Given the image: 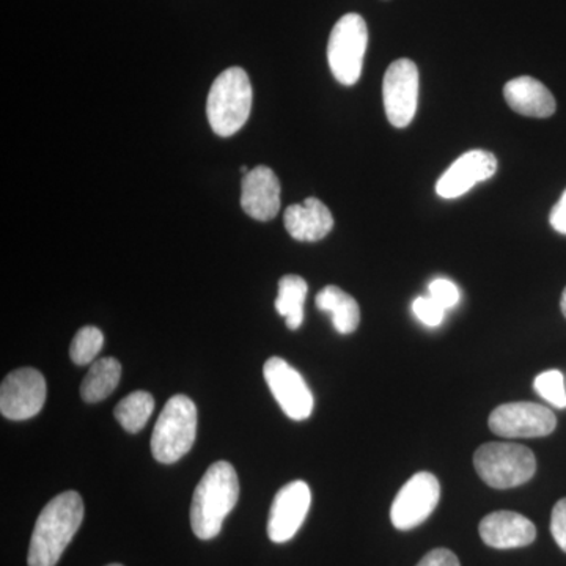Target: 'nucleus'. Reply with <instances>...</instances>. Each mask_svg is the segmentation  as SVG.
I'll use <instances>...</instances> for the list:
<instances>
[{"label":"nucleus","instance_id":"nucleus-1","mask_svg":"<svg viewBox=\"0 0 566 566\" xmlns=\"http://www.w3.org/2000/svg\"><path fill=\"white\" fill-rule=\"evenodd\" d=\"M84 521V502L65 491L41 510L29 546V566H55Z\"/></svg>","mask_w":566,"mask_h":566},{"label":"nucleus","instance_id":"nucleus-2","mask_svg":"<svg viewBox=\"0 0 566 566\" xmlns=\"http://www.w3.org/2000/svg\"><path fill=\"white\" fill-rule=\"evenodd\" d=\"M240 497V482L232 464L218 461L205 472L193 491L191 526L200 539L221 534L223 521L233 512Z\"/></svg>","mask_w":566,"mask_h":566},{"label":"nucleus","instance_id":"nucleus-3","mask_svg":"<svg viewBox=\"0 0 566 566\" xmlns=\"http://www.w3.org/2000/svg\"><path fill=\"white\" fill-rule=\"evenodd\" d=\"M252 111V85L243 69L222 71L214 82L207 99V117L211 129L221 137L240 132L249 120Z\"/></svg>","mask_w":566,"mask_h":566},{"label":"nucleus","instance_id":"nucleus-4","mask_svg":"<svg viewBox=\"0 0 566 566\" xmlns=\"http://www.w3.org/2000/svg\"><path fill=\"white\" fill-rule=\"evenodd\" d=\"M196 436V403L186 395H175L164 406L153 430V457L163 464L177 463L192 449Z\"/></svg>","mask_w":566,"mask_h":566},{"label":"nucleus","instance_id":"nucleus-5","mask_svg":"<svg viewBox=\"0 0 566 566\" xmlns=\"http://www.w3.org/2000/svg\"><path fill=\"white\" fill-rule=\"evenodd\" d=\"M476 474L494 490H510L527 483L536 472V458L527 447L513 442H490L474 455Z\"/></svg>","mask_w":566,"mask_h":566},{"label":"nucleus","instance_id":"nucleus-6","mask_svg":"<svg viewBox=\"0 0 566 566\" xmlns=\"http://www.w3.org/2000/svg\"><path fill=\"white\" fill-rule=\"evenodd\" d=\"M367 44L368 29L360 14H345L334 25L327 43V62L335 80L342 85L349 87L359 81Z\"/></svg>","mask_w":566,"mask_h":566},{"label":"nucleus","instance_id":"nucleus-7","mask_svg":"<svg viewBox=\"0 0 566 566\" xmlns=\"http://www.w3.org/2000/svg\"><path fill=\"white\" fill-rule=\"evenodd\" d=\"M382 98L390 125L406 128L415 120L419 103V70L409 59L390 63L382 81Z\"/></svg>","mask_w":566,"mask_h":566},{"label":"nucleus","instance_id":"nucleus-8","mask_svg":"<svg viewBox=\"0 0 566 566\" xmlns=\"http://www.w3.org/2000/svg\"><path fill=\"white\" fill-rule=\"evenodd\" d=\"M441 497V485L430 472L412 475L398 491L390 521L398 531H412L423 524L434 512Z\"/></svg>","mask_w":566,"mask_h":566},{"label":"nucleus","instance_id":"nucleus-9","mask_svg":"<svg viewBox=\"0 0 566 566\" xmlns=\"http://www.w3.org/2000/svg\"><path fill=\"white\" fill-rule=\"evenodd\" d=\"M488 424L501 438H545L556 430L557 419L546 406L516 401L495 408Z\"/></svg>","mask_w":566,"mask_h":566},{"label":"nucleus","instance_id":"nucleus-10","mask_svg":"<svg viewBox=\"0 0 566 566\" xmlns=\"http://www.w3.org/2000/svg\"><path fill=\"white\" fill-rule=\"evenodd\" d=\"M263 376L271 394L290 419L301 422L312 416L314 395L296 368L281 357H271L264 364Z\"/></svg>","mask_w":566,"mask_h":566},{"label":"nucleus","instance_id":"nucleus-11","mask_svg":"<svg viewBox=\"0 0 566 566\" xmlns=\"http://www.w3.org/2000/svg\"><path fill=\"white\" fill-rule=\"evenodd\" d=\"M46 401V381L35 368L11 371L0 387V411L9 420H28L39 415Z\"/></svg>","mask_w":566,"mask_h":566},{"label":"nucleus","instance_id":"nucleus-12","mask_svg":"<svg viewBox=\"0 0 566 566\" xmlns=\"http://www.w3.org/2000/svg\"><path fill=\"white\" fill-rule=\"evenodd\" d=\"M312 504V491L303 480L289 483L275 494L268 521L271 542L286 543L300 532Z\"/></svg>","mask_w":566,"mask_h":566},{"label":"nucleus","instance_id":"nucleus-13","mask_svg":"<svg viewBox=\"0 0 566 566\" xmlns=\"http://www.w3.org/2000/svg\"><path fill=\"white\" fill-rule=\"evenodd\" d=\"M497 172V158L486 150H471L458 158L436 182V192L452 200L471 191L479 182L490 180Z\"/></svg>","mask_w":566,"mask_h":566},{"label":"nucleus","instance_id":"nucleus-14","mask_svg":"<svg viewBox=\"0 0 566 566\" xmlns=\"http://www.w3.org/2000/svg\"><path fill=\"white\" fill-rule=\"evenodd\" d=\"M241 207L255 221L268 222L281 211V182L273 170L259 166L241 182Z\"/></svg>","mask_w":566,"mask_h":566},{"label":"nucleus","instance_id":"nucleus-15","mask_svg":"<svg viewBox=\"0 0 566 566\" xmlns=\"http://www.w3.org/2000/svg\"><path fill=\"white\" fill-rule=\"evenodd\" d=\"M486 546L494 549H516L532 545L536 527L526 516L515 512H494L483 517L479 527Z\"/></svg>","mask_w":566,"mask_h":566},{"label":"nucleus","instance_id":"nucleus-16","mask_svg":"<svg viewBox=\"0 0 566 566\" xmlns=\"http://www.w3.org/2000/svg\"><path fill=\"white\" fill-rule=\"evenodd\" d=\"M283 222L290 237L304 243L322 241L334 229L333 212L315 197H308L304 203L286 208Z\"/></svg>","mask_w":566,"mask_h":566},{"label":"nucleus","instance_id":"nucleus-17","mask_svg":"<svg viewBox=\"0 0 566 566\" xmlns=\"http://www.w3.org/2000/svg\"><path fill=\"white\" fill-rule=\"evenodd\" d=\"M505 102L517 114L526 117L547 118L556 112V99L542 82L531 76H521L506 82Z\"/></svg>","mask_w":566,"mask_h":566},{"label":"nucleus","instance_id":"nucleus-18","mask_svg":"<svg viewBox=\"0 0 566 566\" xmlns=\"http://www.w3.org/2000/svg\"><path fill=\"white\" fill-rule=\"evenodd\" d=\"M316 307L333 318L335 331L342 335L353 334L359 327L360 308L352 294L338 286L329 285L316 294Z\"/></svg>","mask_w":566,"mask_h":566},{"label":"nucleus","instance_id":"nucleus-19","mask_svg":"<svg viewBox=\"0 0 566 566\" xmlns=\"http://www.w3.org/2000/svg\"><path fill=\"white\" fill-rule=\"evenodd\" d=\"M122 365L114 357H104L92 365L81 385L82 400L98 403L106 400L120 385Z\"/></svg>","mask_w":566,"mask_h":566},{"label":"nucleus","instance_id":"nucleus-20","mask_svg":"<svg viewBox=\"0 0 566 566\" xmlns=\"http://www.w3.org/2000/svg\"><path fill=\"white\" fill-rule=\"evenodd\" d=\"M308 285L301 275H283L279 281V294L275 311L283 316L292 331L300 329L304 322V303Z\"/></svg>","mask_w":566,"mask_h":566},{"label":"nucleus","instance_id":"nucleus-21","mask_svg":"<svg viewBox=\"0 0 566 566\" xmlns=\"http://www.w3.org/2000/svg\"><path fill=\"white\" fill-rule=\"evenodd\" d=\"M155 411V398L145 390L129 394L115 408V419L128 433H139Z\"/></svg>","mask_w":566,"mask_h":566},{"label":"nucleus","instance_id":"nucleus-22","mask_svg":"<svg viewBox=\"0 0 566 566\" xmlns=\"http://www.w3.org/2000/svg\"><path fill=\"white\" fill-rule=\"evenodd\" d=\"M104 345V335L98 327L85 326L74 335L70 357L76 365H88L96 359Z\"/></svg>","mask_w":566,"mask_h":566},{"label":"nucleus","instance_id":"nucleus-23","mask_svg":"<svg viewBox=\"0 0 566 566\" xmlns=\"http://www.w3.org/2000/svg\"><path fill=\"white\" fill-rule=\"evenodd\" d=\"M534 387L536 394L546 400L547 403L558 409L566 408V390L564 375L558 370L543 371L535 378Z\"/></svg>","mask_w":566,"mask_h":566},{"label":"nucleus","instance_id":"nucleus-24","mask_svg":"<svg viewBox=\"0 0 566 566\" xmlns=\"http://www.w3.org/2000/svg\"><path fill=\"white\" fill-rule=\"evenodd\" d=\"M412 312H415L417 319L428 327H438L439 324L444 322L446 308L436 303L431 296L417 297L412 303Z\"/></svg>","mask_w":566,"mask_h":566},{"label":"nucleus","instance_id":"nucleus-25","mask_svg":"<svg viewBox=\"0 0 566 566\" xmlns=\"http://www.w3.org/2000/svg\"><path fill=\"white\" fill-rule=\"evenodd\" d=\"M428 292H430V296L433 297L436 303L442 305L446 311L455 307L460 303V290L449 279H434L428 286Z\"/></svg>","mask_w":566,"mask_h":566},{"label":"nucleus","instance_id":"nucleus-26","mask_svg":"<svg viewBox=\"0 0 566 566\" xmlns=\"http://www.w3.org/2000/svg\"><path fill=\"white\" fill-rule=\"evenodd\" d=\"M551 534L558 547L566 553V497L558 501L551 516Z\"/></svg>","mask_w":566,"mask_h":566},{"label":"nucleus","instance_id":"nucleus-27","mask_svg":"<svg viewBox=\"0 0 566 566\" xmlns=\"http://www.w3.org/2000/svg\"><path fill=\"white\" fill-rule=\"evenodd\" d=\"M417 566H461L460 560L452 551L444 549V547H439V549L430 551L422 558V560L417 564Z\"/></svg>","mask_w":566,"mask_h":566},{"label":"nucleus","instance_id":"nucleus-28","mask_svg":"<svg viewBox=\"0 0 566 566\" xmlns=\"http://www.w3.org/2000/svg\"><path fill=\"white\" fill-rule=\"evenodd\" d=\"M549 222L556 232L566 234V191L562 193L560 200L551 211Z\"/></svg>","mask_w":566,"mask_h":566},{"label":"nucleus","instance_id":"nucleus-29","mask_svg":"<svg viewBox=\"0 0 566 566\" xmlns=\"http://www.w3.org/2000/svg\"><path fill=\"white\" fill-rule=\"evenodd\" d=\"M560 308H562V314H564L565 318H566V289L564 290V293H562Z\"/></svg>","mask_w":566,"mask_h":566},{"label":"nucleus","instance_id":"nucleus-30","mask_svg":"<svg viewBox=\"0 0 566 566\" xmlns=\"http://www.w3.org/2000/svg\"><path fill=\"white\" fill-rule=\"evenodd\" d=\"M107 566H123V565L112 564V565H107Z\"/></svg>","mask_w":566,"mask_h":566}]
</instances>
